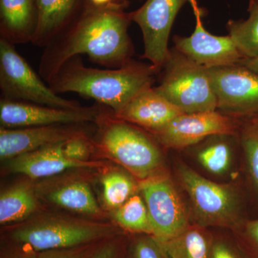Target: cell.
<instances>
[{"label":"cell","instance_id":"7a4b0ae2","mask_svg":"<svg viewBox=\"0 0 258 258\" xmlns=\"http://www.w3.org/2000/svg\"><path fill=\"white\" fill-rule=\"evenodd\" d=\"M157 74L151 64L133 60L119 69H93L76 56L61 66L47 85L57 94L76 93L118 114L132 98L153 87Z\"/></svg>","mask_w":258,"mask_h":258},{"label":"cell","instance_id":"2e32d148","mask_svg":"<svg viewBox=\"0 0 258 258\" xmlns=\"http://www.w3.org/2000/svg\"><path fill=\"white\" fill-rule=\"evenodd\" d=\"M64 142L50 144L9 159L8 167L13 173L31 179L49 177L74 168H95L99 163L71 160L64 156Z\"/></svg>","mask_w":258,"mask_h":258},{"label":"cell","instance_id":"ba28073f","mask_svg":"<svg viewBox=\"0 0 258 258\" xmlns=\"http://www.w3.org/2000/svg\"><path fill=\"white\" fill-rule=\"evenodd\" d=\"M153 229V236L165 242L182 232L189 225L182 199L169 176L158 173L142 180L139 185Z\"/></svg>","mask_w":258,"mask_h":258},{"label":"cell","instance_id":"277c9868","mask_svg":"<svg viewBox=\"0 0 258 258\" xmlns=\"http://www.w3.org/2000/svg\"><path fill=\"white\" fill-rule=\"evenodd\" d=\"M96 120L101 122L98 147L139 179L155 175L162 164L157 144L140 129L115 115H104L101 104Z\"/></svg>","mask_w":258,"mask_h":258},{"label":"cell","instance_id":"ffe728a7","mask_svg":"<svg viewBox=\"0 0 258 258\" xmlns=\"http://www.w3.org/2000/svg\"><path fill=\"white\" fill-rule=\"evenodd\" d=\"M206 228L189 225L176 237L160 242L169 258H209L215 237Z\"/></svg>","mask_w":258,"mask_h":258},{"label":"cell","instance_id":"7c38bea8","mask_svg":"<svg viewBox=\"0 0 258 258\" xmlns=\"http://www.w3.org/2000/svg\"><path fill=\"white\" fill-rule=\"evenodd\" d=\"M99 108V103L89 108L69 109L1 98L0 123L1 127L7 128L81 124L96 122Z\"/></svg>","mask_w":258,"mask_h":258},{"label":"cell","instance_id":"6da1fadb","mask_svg":"<svg viewBox=\"0 0 258 258\" xmlns=\"http://www.w3.org/2000/svg\"><path fill=\"white\" fill-rule=\"evenodd\" d=\"M128 5L126 0H117L98 8L87 1L76 21L44 48L39 66L42 80L47 84L62 64L82 54L108 69L130 62L134 50L128 32L132 21L125 12Z\"/></svg>","mask_w":258,"mask_h":258},{"label":"cell","instance_id":"f546056e","mask_svg":"<svg viewBox=\"0 0 258 258\" xmlns=\"http://www.w3.org/2000/svg\"><path fill=\"white\" fill-rule=\"evenodd\" d=\"M98 243V242H97ZM97 243L70 248L49 249L37 252L38 258H85Z\"/></svg>","mask_w":258,"mask_h":258},{"label":"cell","instance_id":"8992f818","mask_svg":"<svg viewBox=\"0 0 258 258\" xmlns=\"http://www.w3.org/2000/svg\"><path fill=\"white\" fill-rule=\"evenodd\" d=\"M15 45L0 38V89L2 98L55 108L76 109L79 102L54 92L40 75L20 55Z\"/></svg>","mask_w":258,"mask_h":258},{"label":"cell","instance_id":"30bf717a","mask_svg":"<svg viewBox=\"0 0 258 258\" xmlns=\"http://www.w3.org/2000/svg\"><path fill=\"white\" fill-rule=\"evenodd\" d=\"M217 109L226 115L258 113V74L240 64L208 69Z\"/></svg>","mask_w":258,"mask_h":258},{"label":"cell","instance_id":"83f0119b","mask_svg":"<svg viewBox=\"0 0 258 258\" xmlns=\"http://www.w3.org/2000/svg\"><path fill=\"white\" fill-rule=\"evenodd\" d=\"M124 243L120 235L98 242L85 258H123Z\"/></svg>","mask_w":258,"mask_h":258},{"label":"cell","instance_id":"9a60e30c","mask_svg":"<svg viewBox=\"0 0 258 258\" xmlns=\"http://www.w3.org/2000/svg\"><path fill=\"white\" fill-rule=\"evenodd\" d=\"M182 113H184L152 87L139 93L121 111L113 115L118 119L139 125L153 134Z\"/></svg>","mask_w":258,"mask_h":258},{"label":"cell","instance_id":"e0dca14e","mask_svg":"<svg viewBox=\"0 0 258 258\" xmlns=\"http://www.w3.org/2000/svg\"><path fill=\"white\" fill-rule=\"evenodd\" d=\"M38 23L32 43L45 48L83 13L87 0H35Z\"/></svg>","mask_w":258,"mask_h":258},{"label":"cell","instance_id":"44dd1931","mask_svg":"<svg viewBox=\"0 0 258 258\" xmlns=\"http://www.w3.org/2000/svg\"><path fill=\"white\" fill-rule=\"evenodd\" d=\"M37 194L27 182L13 185L0 196V223L9 225L25 221L37 208Z\"/></svg>","mask_w":258,"mask_h":258},{"label":"cell","instance_id":"1f68e13d","mask_svg":"<svg viewBox=\"0 0 258 258\" xmlns=\"http://www.w3.org/2000/svg\"><path fill=\"white\" fill-rule=\"evenodd\" d=\"M209 258H243L240 251L223 239L214 238Z\"/></svg>","mask_w":258,"mask_h":258},{"label":"cell","instance_id":"8fae6325","mask_svg":"<svg viewBox=\"0 0 258 258\" xmlns=\"http://www.w3.org/2000/svg\"><path fill=\"white\" fill-rule=\"evenodd\" d=\"M195 17V28L189 37H174V49L207 69L238 64L243 59L230 35L217 36L204 27L198 0H189Z\"/></svg>","mask_w":258,"mask_h":258},{"label":"cell","instance_id":"d6a6232c","mask_svg":"<svg viewBox=\"0 0 258 258\" xmlns=\"http://www.w3.org/2000/svg\"><path fill=\"white\" fill-rule=\"evenodd\" d=\"M8 245L2 249L1 258H38L37 252L22 244L7 241Z\"/></svg>","mask_w":258,"mask_h":258},{"label":"cell","instance_id":"603a6c76","mask_svg":"<svg viewBox=\"0 0 258 258\" xmlns=\"http://www.w3.org/2000/svg\"><path fill=\"white\" fill-rule=\"evenodd\" d=\"M113 219L123 230L137 234L153 235L150 217L145 202L133 195L121 206L114 210Z\"/></svg>","mask_w":258,"mask_h":258},{"label":"cell","instance_id":"836d02e7","mask_svg":"<svg viewBox=\"0 0 258 258\" xmlns=\"http://www.w3.org/2000/svg\"><path fill=\"white\" fill-rule=\"evenodd\" d=\"M247 120L243 134H252L258 137V113L249 117Z\"/></svg>","mask_w":258,"mask_h":258},{"label":"cell","instance_id":"f1b7e54d","mask_svg":"<svg viewBox=\"0 0 258 258\" xmlns=\"http://www.w3.org/2000/svg\"><path fill=\"white\" fill-rule=\"evenodd\" d=\"M244 154L251 179L258 191V137L243 134L242 138Z\"/></svg>","mask_w":258,"mask_h":258},{"label":"cell","instance_id":"4fadbf2b","mask_svg":"<svg viewBox=\"0 0 258 258\" xmlns=\"http://www.w3.org/2000/svg\"><path fill=\"white\" fill-rule=\"evenodd\" d=\"M236 128L229 115L217 111L198 112L182 113L153 134L164 147L179 149L214 136L233 135Z\"/></svg>","mask_w":258,"mask_h":258},{"label":"cell","instance_id":"9c48e42d","mask_svg":"<svg viewBox=\"0 0 258 258\" xmlns=\"http://www.w3.org/2000/svg\"><path fill=\"white\" fill-rule=\"evenodd\" d=\"M189 0H147L142 7L129 13L131 20L139 25L143 35V58L159 72L166 63L171 28L178 13Z\"/></svg>","mask_w":258,"mask_h":258},{"label":"cell","instance_id":"d590c367","mask_svg":"<svg viewBox=\"0 0 258 258\" xmlns=\"http://www.w3.org/2000/svg\"><path fill=\"white\" fill-rule=\"evenodd\" d=\"M87 1L90 4L93 5V6L103 8V7H107L108 5L113 4L117 0H87Z\"/></svg>","mask_w":258,"mask_h":258},{"label":"cell","instance_id":"ac0fdd59","mask_svg":"<svg viewBox=\"0 0 258 258\" xmlns=\"http://www.w3.org/2000/svg\"><path fill=\"white\" fill-rule=\"evenodd\" d=\"M38 23L35 0H0V36L17 45L32 42Z\"/></svg>","mask_w":258,"mask_h":258},{"label":"cell","instance_id":"5b68a950","mask_svg":"<svg viewBox=\"0 0 258 258\" xmlns=\"http://www.w3.org/2000/svg\"><path fill=\"white\" fill-rule=\"evenodd\" d=\"M158 92L183 113L217 111V98L208 69L170 50Z\"/></svg>","mask_w":258,"mask_h":258},{"label":"cell","instance_id":"3957f363","mask_svg":"<svg viewBox=\"0 0 258 258\" xmlns=\"http://www.w3.org/2000/svg\"><path fill=\"white\" fill-rule=\"evenodd\" d=\"M119 235L111 224L48 215L10 228L5 238L39 252L97 243Z\"/></svg>","mask_w":258,"mask_h":258},{"label":"cell","instance_id":"8d00e7d4","mask_svg":"<svg viewBox=\"0 0 258 258\" xmlns=\"http://www.w3.org/2000/svg\"></svg>","mask_w":258,"mask_h":258},{"label":"cell","instance_id":"cb8c5ba5","mask_svg":"<svg viewBox=\"0 0 258 258\" xmlns=\"http://www.w3.org/2000/svg\"><path fill=\"white\" fill-rule=\"evenodd\" d=\"M103 199L108 208L115 210L134 195L137 184L131 176L120 171H111L103 176Z\"/></svg>","mask_w":258,"mask_h":258},{"label":"cell","instance_id":"4dcf8cb0","mask_svg":"<svg viewBox=\"0 0 258 258\" xmlns=\"http://www.w3.org/2000/svg\"><path fill=\"white\" fill-rule=\"evenodd\" d=\"M241 237L249 257L258 258V219L244 225Z\"/></svg>","mask_w":258,"mask_h":258},{"label":"cell","instance_id":"484cf974","mask_svg":"<svg viewBox=\"0 0 258 258\" xmlns=\"http://www.w3.org/2000/svg\"><path fill=\"white\" fill-rule=\"evenodd\" d=\"M139 235L128 245V258H169L162 244L154 236Z\"/></svg>","mask_w":258,"mask_h":258},{"label":"cell","instance_id":"7402d4cb","mask_svg":"<svg viewBox=\"0 0 258 258\" xmlns=\"http://www.w3.org/2000/svg\"><path fill=\"white\" fill-rule=\"evenodd\" d=\"M248 18L244 20H229V35L243 58L258 57V0H249Z\"/></svg>","mask_w":258,"mask_h":258},{"label":"cell","instance_id":"5bb4252c","mask_svg":"<svg viewBox=\"0 0 258 258\" xmlns=\"http://www.w3.org/2000/svg\"><path fill=\"white\" fill-rule=\"evenodd\" d=\"M83 124V123H81ZM56 124L27 128L0 129V157L9 160L50 144L66 142L85 133L77 125Z\"/></svg>","mask_w":258,"mask_h":258},{"label":"cell","instance_id":"e575fe53","mask_svg":"<svg viewBox=\"0 0 258 258\" xmlns=\"http://www.w3.org/2000/svg\"><path fill=\"white\" fill-rule=\"evenodd\" d=\"M238 64L244 66L253 72L258 74V57L254 58H243L240 61Z\"/></svg>","mask_w":258,"mask_h":258},{"label":"cell","instance_id":"d6986e66","mask_svg":"<svg viewBox=\"0 0 258 258\" xmlns=\"http://www.w3.org/2000/svg\"><path fill=\"white\" fill-rule=\"evenodd\" d=\"M45 197L54 205L70 211L88 216H100L102 211L89 185L74 180L57 185L45 192Z\"/></svg>","mask_w":258,"mask_h":258},{"label":"cell","instance_id":"4316f807","mask_svg":"<svg viewBox=\"0 0 258 258\" xmlns=\"http://www.w3.org/2000/svg\"><path fill=\"white\" fill-rule=\"evenodd\" d=\"M64 156L71 160L89 161L91 144L85 133L79 134L64 142Z\"/></svg>","mask_w":258,"mask_h":258},{"label":"cell","instance_id":"d4e9b609","mask_svg":"<svg viewBox=\"0 0 258 258\" xmlns=\"http://www.w3.org/2000/svg\"><path fill=\"white\" fill-rule=\"evenodd\" d=\"M198 157L199 162L205 169L212 174L221 175L230 168V147L221 141L212 142L199 152Z\"/></svg>","mask_w":258,"mask_h":258},{"label":"cell","instance_id":"52a82bcc","mask_svg":"<svg viewBox=\"0 0 258 258\" xmlns=\"http://www.w3.org/2000/svg\"><path fill=\"white\" fill-rule=\"evenodd\" d=\"M178 175L189 195L198 225L238 228L239 200L230 186L210 181L184 164L178 167Z\"/></svg>","mask_w":258,"mask_h":258}]
</instances>
